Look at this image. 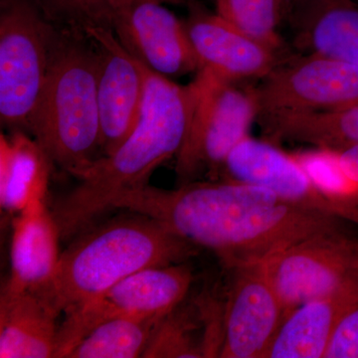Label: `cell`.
<instances>
[{"mask_svg": "<svg viewBox=\"0 0 358 358\" xmlns=\"http://www.w3.org/2000/svg\"><path fill=\"white\" fill-rule=\"evenodd\" d=\"M216 13L263 43L286 50L280 30L288 0H215Z\"/></svg>", "mask_w": 358, "mask_h": 358, "instance_id": "7402d4cb", "label": "cell"}, {"mask_svg": "<svg viewBox=\"0 0 358 358\" xmlns=\"http://www.w3.org/2000/svg\"><path fill=\"white\" fill-rule=\"evenodd\" d=\"M196 247L155 219L134 213L89 231L71 244L61 253L50 281L37 293L59 315H66L138 271L185 262Z\"/></svg>", "mask_w": 358, "mask_h": 358, "instance_id": "7a4b0ae2", "label": "cell"}, {"mask_svg": "<svg viewBox=\"0 0 358 358\" xmlns=\"http://www.w3.org/2000/svg\"><path fill=\"white\" fill-rule=\"evenodd\" d=\"M58 317L37 292L6 282L0 296V357L55 358Z\"/></svg>", "mask_w": 358, "mask_h": 358, "instance_id": "ac0fdd59", "label": "cell"}, {"mask_svg": "<svg viewBox=\"0 0 358 358\" xmlns=\"http://www.w3.org/2000/svg\"><path fill=\"white\" fill-rule=\"evenodd\" d=\"M183 23L199 70L225 81L263 79L291 55L254 38L217 13L193 7Z\"/></svg>", "mask_w": 358, "mask_h": 358, "instance_id": "5bb4252c", "label": "cell"}, {"mask_svg": "<svg viewBox=\"0 0 358 358\" xmlns=\"http://www.w3.org/2000/svg\"><path fill=\"white\" fill-rule=\"evenodd\" d=\"M262 264L288 317L303 303L331 293L357 270L358 235L348 227L331 231Z\"/></svg>", "mask_w": 358, "mask_h": 358, "instance_id": "9c48e42d", "label": "cell"}, {"mask_svg": "<svg viewBox=\"0 0 358 358\" xmlns=\"http://www.w3.org/2000/svg\"><path fill=\"white\" fill-rule=\"evenodd\" d=\"M282 201L267 188L229 179L185 183L173 190L148 185L120 196L113 209L148 216L189 243L215 252L244 213Z\"/></svg>", "mask_w": 358, "mask_h": 358, "instance_id": "277c9868", "label": "cell"}, {"mask_svg": "<svg viewBox=\"0 0 358 358\" xmlns=\"http://www.w3.org/2000/svg\"><path fill=\"white\" fill-rule=\"evenodd\" d=\"M222 169L232 180L267 188L284 201L358 223L357 207L350 208L329 199L313 185L293 155L268 141L247 136L233 148Z\"/></svg>", "mask_w": 358, "mask_h": 358, "instance_id": "9a60e30c", "label": "cell"}, {"mask_svg": "<svg viewBox=\"0 0 358 358\" xmlns=\"http://www.w3.org/2000/svg\"><path fill=\"white\" fill-rule=\"evenodd\" d=\"M57 223L46 199L32 202L13 217L11 274L6 284L13 288L40 291L50 281L61 253Z\"/></svg>", "mask_w": 358, "mask_h": 358, "instance_id": "d6986e66", "label": "cell"}, {"mask_svg": "<svg viewBox=\"0 0 358 358\" xmlns=\"http://www.w3.org/2000/svg\"><path fill=\"white\" fill-rule=\"evenodd\" d=\"M126 1L127 0H93L101 25L108 26V18L110 13Z\"/></svg>", "mask_w": 358, "mask_h": 358, "instance_id": "83f0119b", "label": "cell"}, {"mask_svg": "<svg viewBox=\"0 0 358 358\" xmlns=\"http://www.w3.org/2000/svg\"><path fill=\"white\" fill-rule=\"evenodd\" d=\"M324 358H358V308L334 327Z\"/></svg>", "mask_w": 358, "mask_h": 358, "instance_id": "d4e9b609", "label": "cell"}, {"mask_svg": "<svg viewBox=\"0 0 358 358\" xmlns=\"http://www.w3.org/2000/svg\"><path fill=\"white\" fill-rule=\"evenodd\" d=\"M183 301L159 320L143 357H205L203 345L194 338L199 320Z\"/></svg>", "mask_w": 358, "mask_h": 358, "instance_id": "603a6c76", "label": "cell"}, {"mask_svg": "<svg viewBox=\"0 0 358 358\" xmlns=\"http://www.w3.org/2000/svg\"><path fill=\"white\" fill-rule=\"evenodd\" d=\"M317 189L343 206L357 208L358 183L348 178L336 150L317 148L293 155Z\"/></svg>", "mask_w": 358, "mask_h": 358, "instance_id": "cb8c5ba5", "label": "cell"}, {"mask_svg": "<svg viewBox=\"0 0 358 358\" xmlns=\"http://www.w3.org/2000/svg\"><path fill=\"white\" fill-rule=\"evenodd\" d=\"M358 308V268L331 293L296 308L284 320L267 358L324 357L334 327Z\"/></svg>", "mask_w": 358, "mask_h": 358, "instance_id": "e0dca14e", "label": "cell"}, {"mask_svg": "<svg viewBox=\"0 0 358 358\" xmlns=\"http://www.w3.org/2000/svg\"><path fill=\"white\" fill-rule=\"evenodd\" d=\"M52 13L80 21L82 27L88 24L101 25L93 0H42Z\"/></svg>", "mask_w": 358, "mask_h": 358, "instance_id": "484cf974", "label": "cell"}, {"mask_svg": "<svg viewBox=\"0 0 358 358\" xmlns=\"http://www.w3.org/2000/svg\"><path fill=\"white\" fill-rule=\"evenodd\" d=\"M345 221L291 202L258 207L231 225L214 253L233 270L255 265L308 238L348 227Z\"/></svg>", "mask_w": 358, "mask_h": 358, "instance_id": "30bf717a", "label": "cell"}, {"mask_svg": "<svg viewBox=\"0 0 358 358\" xmlns=\"http://www.w3.org/2000/svg\"><path fill=\"white\" fill-rule=\"evenodd\" d=\"M234 271L219 357L267 358L286 310L262 263Z\"/></svg>", "mask_w": 358, "mask_h": 358, "instance_id": "4fadbf2b", "label": "cell"}, {"mask_svg": "<svg viewBox=\"0 0 358 358\" xmlns=\"http://www.w3.org/2000/svg\"><path fill=\"white\" fill-rule=\"evenodd\" d=\"M192 270L183 263L143 268L96 300L66 313L59 326L55 358H67L91 329L121 317H164L185 300Z\"/></svg>", "mask_w": 358, "mask_h": 358, "instance_id": "52a82bcc", "label": "cell"}, {"mask_svg": "<svg viewBox=\"0 0 358 358\" xmlns=\"http://www.w3.org/2000/svg\"><path fill=\"white\" fill-rule=\"evenodd\" d=\"M58 34L28 0H3L0 14V117L29 128L46 83Z\"/></svg>", "mask_w": 358, "mask_h": 358, "instance_id": "5b68a950", "label": "cell"}, {"mask_svg": "<svg viewBox=\"0 0 358 358\" xmlns=\"http://www.w3.org/2000/svg\"><path fill=\"white\" fill-rule=\"evenodd\" d=\"M43 148L23 131L0 138V204L15 217L28 205L46 199L49 162Z\"/></svg>", "mask_w": 358, "mask_h": 358, "instance_id": "ffe728a7", "label": "cell"}, {"mask_svg": "<svg viewBox=\"0 0 358 358\" xmlns=\"http://www.w3.org/2000/svg\"><path fill=\"white\" fill-rule=\"evenodd\" d=\"M339 162L348 178L358 183V145L336 150Z\"/></svg>", "mask_w": 358, "mask_h": 358, "instance_id": "4316f807", "label": "cell"}, {"mask_svg": "<svg viewBox=\"0 0 358 358\" xmlns=\"http://www.w3.org/2000/svg\"><path fill=\"white\" fill-rule=\"evenodd\" d=\"M284 24L298 54L324 56L358 67L355 0H288Z\"/></svg>", "mask_w": 358, "mask_h": 358, "instance_id": "2e32d148", "label": "cell"}, {"mask_svg": "<svg viewBox=\"0 0 358 358\" xmlns=\"http://www.w3.org/2000/svg\"><path fill=\"white\" fill-rule=\"evenodd\" d=\"M140 120L114 152L100 157L78 178L79 185L52 209L62 239L83 232L115 200L148 185L157 167L178 157L199 100L196 78L183 86L145 66Z\"/></svg>", "mask_w": 358, "mask_h": 358, "instance_id": "6da1fadb", "label": "cell"}, {"mask_svg": "<svg viewBox=\"0 0 358 358\" xmlns=\"http://www.w3.org/2000/svg\"><path fill=\"white\" fill-rule=\"evenodd\" d=\"M162 317H115L94 327L67 358L143 357Z\"/></svg>", "mask_w": 358, "mask_h": 358, "instance_id": "44dd1931", "label": "cell"}, {"mask_svg": "<svg viewBox=\"0 0 358 358\" xmlns=\"http://www.w3.org/2000/svg\"><path fill=\"white\" fill-rule=\"evenodd\" d=\"M95 44L57 36L29 129L54 164L79 178L102 157Z\"/></svg>", "mask_w": 358, "mask_h": 358, "instance_id": "3957f363", "label": "cell"}, {"mask_svg": "<svg viewBox=\"0 0 358 358\" xmlns=\"http://www.w3.org/2000/svg\"><path fill=\"white\" fill-rule=\"evenodd\" d=\"M199 95L189 131L178 155L176 173L186 180L200 169L209 173L222 169L228 155L249 136L258 117L253 88H238L205 70L196 72Z\"/></svg>", "mask_w": 358, "mask_h": 358, "instance_id": "8992f818", "label": "cell"}, {"mask_svg": "<svg viewBox=\"0 0 358 358\" xmlns=\"http://www.w3.org/2000/svg\"><path fill=\"white\" fill-rule=\"evenodd\" d=\"M164 0H127L108 18L122 46L148 69L171 79L199 72L185 23Z\"/></svg>", "mask_w": 358, "mask_h": 358, "instance_id": "7c38bea8", "label": "cell"}, {"mask_svg": "<svg viewBox=\"0 0 358 358\" xmlns=\"http://www.w3.org/2000/svg\"><path fill=\"white\" fill-rule=\"evenodd\" d=\"M253 91L258 117L346 109L358 105V67L313 54H291Z\"/></svg>", "mask_w": 358, "mask_h": 358, "instance_id": "ba28073f", "label": "cell"}, {"mask_svg": "<svg viewBox=\"0 0 358 358\" xmlns=\"http://www.w3.org/2000/svg\"><path fill=\"white\" fill-rule=\"evenodd\" d=\"M99 54L98 96L102 157L114 152L136 128L145 94V66L119 41L109 26H84Z\"/></svg>", "mask_w": 358, "mask_h": 358, "instance_id": "8fae6325", "label": "cell"}]
</instances>
